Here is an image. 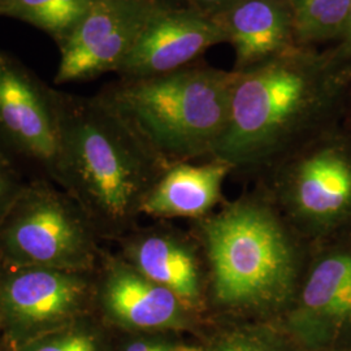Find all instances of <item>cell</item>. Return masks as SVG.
I'll return each mask as SVG.
<instances>
[{
  "label": "cell",
  "mask_w": 351,
  "mask_h": 351,
  "mask_svg": "<svg viewBox=\"0 0 351 351\" xmlns=\"http://www.w3.org/2000/svg\"><path fill=\"white\" fill-rule=\"evenodd\" d=\"M207 267V319L277 326L295 300L310 242L254 189L190 221Z\"/></svg>",
  "instance_id": "cell-1"
},
{
  "label": "cell",
  "mask_w": 351,
  "mask_h": 351,
  "mask_svg": "<svg viewBox=\"0 0 351 351\" xmlns=\"http://www.w3.org/2000/svg\"><path fill=\"white\" fill-rule=\"evenodd\" d=\"M49 94L59 136L56 185L101 241L117 242L138 226L145 202L171 164L103 95Z\"/></svg>",
  "instance_id": "cell-2"
},
{
  "label": "cell",
  "mask_w": 351,
  "mask_h": 351,
  "mask_svg": "<svg viewBox=\"0 0 351 351\" xmlns=\"http://www.w3.org/2000/svg\"><path fill=\"white\" fill-rule=\"evenodd\" d=\"M226 130L213 158L255 173L341 120L348 75L336 63L295 45L236 72Z\"/></svg>",
  "instance_id": "cell-3"
},
{
  "label": "cell",
  "mask_w": 351,
  "mask_h": 351,
  "mask_svg": "<svg viewBox=\"0 0 351 351\" xmlns=\"http://www.w3.org/2000/svg\"><path fill=\"white\" fill-rule=\"evenodd\" d=\"M237 73L185 66L101 94L168 164L211 159L226 130Z\"/></svg>",
  "instance_id": "cell-4"
},
{
  "label": "cell",
  "mask_w": 351,
  "mask_h": 351,
  "mask_svg": "<svg viewBox=\"0 0 351 351\" xmlns=\"http://www.w3.org/2000/svg\"><path fill=\"white\" fill-rule=\"evenodd\" d=\"M254 175L255 189L307 242L351 224V132L341 121Z\"/></svg>",
  "instance_id": "cell-5"
},
{
  "label": "cell",
  "mask_w": 351,
  "mask_h": 351,
  "mask_svg": "<svg viewBox=\"0 0 351 351\" xmlns=\"http://www.w3.org/2000/svg\"><path fill=\"white\" fill-rule=\"evenodd\" d=\"M75 199L47 181L26 184L0 219V256L17 267L93 274L104 250Z\"/></svg>",
  "instance_id": "cell-6"
},
{
  "label": "cell",
  "mask_w": 351,
  "mask_h": 351,
  "mask_svg": "<svg viewBox=\"0 0 351 351\" xmlns=\"http://www.w3.org/2000/svg\"><path fill=\"white\" fill-rule=\"evenodd\" d=\"M277 326L303 350L351 351V224L310 242L295 300Z\"/></svg>",
  "instance_id": "cell-7"
},
{
  "label": "cell",
  "mask_w": 351,
  "mask_h": 351,
  "mask_svg": "<svg viewBox=\"0 0 351 351\" xmlns=\"http://www.w3.org/2000/svg\"><path fill=\"white\" fill-rule=\"evenodd\" d=\"M94 274L4 264L0 316L16 349L94 314Z\"/></svg>",
  "instance_id": "cell-8"
},
{
  "label": "cell",
  "mask_w": 351,
  "mask_h": 351,
  "mask_svg": "<svg viewBox=\"0 0 351 351\" xmlns=\"http://www.w3.org/2000/svg\"><path fill=\"white\" fill-rule=\"evenodd\" d=\"M94 314L129 333L194 330L204 322L119 252L106 251L94 274Z\"/></svg>",
  "instance_id": "cell-9"
},
{
  "label": "cell",
  "mask_w": 351,
  "mask_h": 351,
  "mask_svg": "<svg viewBox=\"0 0 351 351\" xmlns=\"http://www.w3.org/2000/svg\"><path fill=\"white\" fill-rule=\"evenodd\" d=\"M163 0H93L63 42L56 84L88 80L116 71Z\"/></svg>",
  "instance_id": "cell-10"
},
{
  "label": "cell",
  "mask_w": 351,
  "mask_h": 351,
  "mask_svg": "<svg viewBox=\"0 0 351 351\" xmlns=\"http://www.w3.org/2000/svg\"><path fill=\"white\" fill-rule=\"evenodd\" d=\"M119 254L145 276L171 290L193 314L207 319V267L201 243L188 229L159 220L137 226L120 241Z\"/></svg>",
  "instance_id": "cell-11"
},
{
  "label": "cell",
  "mask_w": 351,
  "mask_h": 351,
  "mask_svg": "<svg viewBox=\"0 0 351 351\" xmlns=\"http://www.w3.org/2000/svg\"><path fill=\"white\" fill-rule=\"evenodd\" d=\"M0 139L58 184L59 136L49 88L0 52Z\"/></svg>",
  "instance_id": "cell-12"
},
{
  "label": "cell",
  "mask_w": 351,
  "mask_h": 351,
  "mask_svg": "<svg viewBox=\"0 0 351 351\" xmlns=\"http://www.w3.org/2000/svg\"><path fill=\"white\" fill-rule=\"evenodd\" d=\"M226 42V30L213 16L189 5L173 8L164 4L145 26L117 72L126 80L172 73Z\"/></svg>",
  "instance_id": "cell-13"
},
{
  "label": "cell",
  "mask_w": 351,
  "mask_h": 351,
  "mask_svg": "<svg viewBox=\"0 0 351 351\" xmlns=\"http://www.w3.org/2000/svg\"><path fill=\"white\" fill-rule=\"evenodd\" d=\"M236 53L233 72H243L295 46L288 0H243L215 16Z\"/></svg>",
  "instance_id": "cell-14"
},
{
  "label": "cell",
  "mask_w": 351,
  "mask_h": 351,
  "mask_svg": "<svg viewBox=\"0 0 351 351\" xmlns=\"http://www.w3.org/2000/svg\"><path fill=\"white\" fill-rule=\"evenodd\" d=\"M233 168L220 159L171 164L145 202L143 215L156 220H199L208 216L223 199V185Z\"/></svg>",
  "instance_id": "cell-15"
},
{
  "label": "cell",
  "mask_w": 351,
  "mask_h": 351,
  "mask_svg": "<svg viewBox=\"0 0 351 351\" xmlns=\"http://www.w3.org/2000/svg\"><path fill=\"white\" fill-rule=\"evenodd\" d=\"M295 43L310 46L315 42L342 36L350 11L351 0H288Z\"/></svg>",
  "instance_id": "cell-16"
},
{
  "label": "cell",
  "mask_w": 351,
  "mask_h": 351,
  "mask_svg": "<svg viewBox=\"0 0 351 351\" xmlns=\"http://www.w3.org/2000/svg\"><path fill=\"white\" fill-rule=\"evenodd\" d=\"M93 0H3L7 13L65 40L86 14Z\"/></svg>",
  "instance_id": "cell-17"
},
{
  "label": "cell",
  "mask_w": 351,
  "mask_h": 351,
  "mask_svg": "<svg viewBox=\"0 0 351 351\" xmlns=\"http://www.w3.org/2000/svg\"><path fill=\"white\" fill-rule=\"evenodd\" d=\"M207 348L211 351H306L280 326L265 323H220Z\"/></svg>",
  "instance_id": "cell-18"
},
{
  "label": "cell",
  "mask_w": 351,
  "mask_h": 351,
  "mask_svg": "<svg viewBox=\"0 0 351 351\" xmlns=\"http://www.w3.org/2000/svg\"><path fill=\"white\" fill-rule=\"evenodd\" d=\"M93 315L30 339L16 351H107L104 333Z\"/></svg>",
  "instance_id": "cell-19"
},
{
  "label": "cell",
  "mask_w": 351,
  "mask_h": 351,
  "mask_svg": "<svg viewBox=\"0 0 351 351\" xmlns=\"http://www.w3.org/2000/svg\"><path fill=\"white\" fill-rule=\"evenodd\" d=\"M25 185L8 154L0 147V219L11 208Z\"/></svg>",
  "instance_id": "cell-20"
},
{
  "label": "cell",
  "mask_w": 351,
  "mask_h": 351,
  "mask_svg": "<svg viewBox=\"0 0 351 351\" xmlns=\"http://www.w3.org/2000/svg\"><path fill=\"white\" fill-rule=\"evenodd\" d=\"M169 332H141L133 333L134 337L125 341L119 351H172L175 341L164 335Z\"/></svg>",
  "instance_id": "cell-21"
},
{
  "label": "cell",
  "mask_w": 351,
  "mask_h": 351,
  "mask_svg": "<svg viewBox=\"0 0 351 351\" xmlns=\"http://www.w3.org/2000/svg\"><path fill=\"white\" fill-rule=\"evenodd\" d=\"M189 7H193L201 12L217 16L220 13L226 12V10L232 8L233 5L239 4L243 0H185Z\"/></svg>",
  "instance_id": "cell-22"
},
{
  "label": "cell",
  "mask_w": 351,
  "mask_h": 351,
  "mask_svg": "<svg viewBox=\"0 0 351 351\" xmlns=\"http://www.w3.org/2000/svg\"><path fill=\"white\" fill-rule=\"evenodd\" d=\"M342 37H343V49H342V58H351V5L349 16L346 20V25L342 32Z\"/></svg>",
  "instance_id": "cell-23"
},
{
  "label": "cell",
  "mask_w": 351,
  "mask_h": 351,
  "mask_svg": "<svg viewBox=\"0 0 351 351\" xmlns=\"http://www.w3.org/2000/svg\"><path fill=\"white\" fill-rule=\"evenodd\" d=\"M172 351H211L207 346H199V345H189L182 342H173Z\"/></svg>",
  "instance_id": "cell-24"
},
{
  "label": "cell",
  "mask_w": 351,
  "mask_h": 351,
  "mask_svg": "<svg viewBox=\"0 0 351 351\" xmlns=\"http://www.w3.org/2000/svg\"><path fill=\"white\" fill-rule=\"evenodd\" d=\"M339 121L342 125L351 132V101H345V106H343Z\"/></svg>",
  "instance_id": "cell-25"
},
{
  "label": "cell",
  "mask_w": 351,
  "mask_h": 351,
  "mask_svg": "<svg viewBox=\"0 0 351 351\" xmlns=\"http://www.w3.org/2000/svg\"><path fill=\"white\" fill-rule=\"evenodd\" d=\"M0 326H3V322H1V316H0Z\"/></svg>",
  "instance_id": "cell-26"
},
{
  "label": "cell",
  "mask_w": 351,
  "mask_h": 351,
  "mask_svg": "<svg viewBox=\"0 0 351 351\" xmlns=\"http://www.w3.org/2000/svg\"><path fill=\"white\" fill-rule=\"evenodd\" d=\"M1 4H3V0H0V11H1Z\"/></svg>",
  "instance_id": "cell-27"
}]
</instances>
